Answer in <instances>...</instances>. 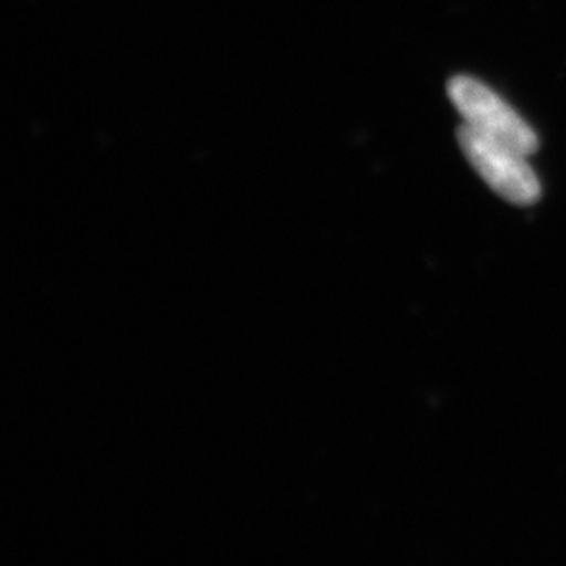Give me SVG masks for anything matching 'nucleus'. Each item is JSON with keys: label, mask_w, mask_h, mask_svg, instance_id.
Returning a JSON list of instances; mask_svg holds the SVG:
<instances>
[{"label": "nucleus", "mask_w": 566, "mask_h": 566, "mask_svg": "<svg viewBox=\"0 0 566 566\" xmlns=\"http://www.w3.org/2000/svg\"><path fill=\"white\" fill-rule=\"evenodd\" d=\"M460 149L482 180L515 206H532L541 197V182L528 155L486 138L470 127L459 128Z\"/></svg>", "instance_id": "f03ea898"}, {"label": "nucleus", "mask_w": 566, "mask_h": 566, "mask_svg": "<svg viewBox=\"0 0 566 566\" xmlns=\"http://www.w3.org/2000/svg\"><path fill=\"white\" fill-rule=\"evenodd\" d=\"M448 94L464 119L462 125L471 130L528 156L539 147V138L532 125L486 83L471 75H457L449 81Z\"/></svg>", "instance_id": "f257e3e1"}]
</instances>
